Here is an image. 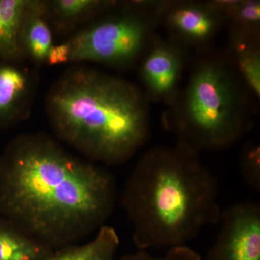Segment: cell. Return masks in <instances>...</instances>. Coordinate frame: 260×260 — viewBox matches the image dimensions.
<instances>
[{"label":"cell","mask_w":260,"mask_h":260,"mask_svg":"<svg viewBox=\"0 0 260 260\" xmlns=\"http://www.w3.org/2000/svg\"><path fill=\"white\" fill-rule=\"evenodd\" d=\"M71 53V46L68 40L61 44H53L48 52L46 64L49 66H54L70 62Z\"/></svg>","instance_id":"d6986e66"},{"label":"cell","mask_w":260,"mask_h":260,"mask_svg":"<svg viewBox=\"0 0 260 260\" xmlns=\"http://www.w3.org/2000/svg\"><path fill=\"white\" fill-rule=\"evenodd\" d=\"M116 199L110 172L46 133L16 135L0 155V215L54 250L95 235Z\"/></svg>","instance_id":"6da1fadb"},{"label":"cell","mask_w":260,"mask_h":260,"mask_svg":"<svg viewBox=\"0 0 260 260\" xmlns=\"http://www.w3.org/2000/svg\"><path fill=\"white\" fill-rule=\"evenodd\" d=\"M229 49L238 76L259 99L260 36L229 27Z\"/></svg>","instance_id":"7c38bea8"},{"label":"cell","mask_w":260,"mask_h":260,"mask_svg":"<svg viewBox=\"0 0 260 260\" xmlns=\"http://www.w3.org/2000/svg\"><path fill=\"white\" fill-rule=\"evenodd\" d=\"M28 0H0V60H25L20 32Z\"/></svg>","instance_id":"5bb4252c"},{"label":"cell","mask_w":260,"mask_h":260,"mask_svg":"<svg viewBox=\"0 0 260 260\" xmlns=\"http://www.w3.org/2000/svg\"><path fill=\"white\" fill-rule=\"evenodd\" d=\"M159 20L169 38L188 49L209 45L225 23L207 1H164Z\"/></svg>","instance_id":"ba28073f"},{"label":"cell","mask_w":260,"mask_h":260,"mask_svg":"<svg viewBox=\"0 0 260 260\" xmlns=\"http://www.w3.org/2000/svg\"><path fill=\"white\" fill-rule=\"evenodd\" d=\"M187 51V47L172 38L155 37L138 63L143 93L149 102L172 105L180 92Z\"/></svg>","instance_id":"8992f818"},{"label":"cell","mask_w":260,"mask_h":260,"mask_svg":"<svg viewBox=\"0 0 260 260\" xmlns=\"http://www.w3.org/2000/svg\"><path fill=\"white\" fill-rule=\"evenodd\" d=\"M229 27L260 36V2L258 0H210Z\"/></svg>","instance_id":"2e32d148"},{"label":"cell","mask_w":260,"mask_h":260,"mask_svg":"<svg viewBox=\"0 0 260 260\" xmlns=\"http://www.w3.org/2000/svg\"><path fill=\"white\" fill-rule=\"evenodd\" d=\"M240 169L243 177L252 189H260V147L249 143L243 148L240 156Z\"/></svg>","instance_id":"e0dca14e"},{"label":"cell","mask_w":260,"mask_h":260,"mask_svg":"<svg viewBox=\"0 0 260 260\" xmlns=\"http://www.w3.org/2000/svg\"><path fill=\"white\" fill-rule=\"evenodd\" d=\"M119 243L115 229L105 225L88 242L61 248L44 260H115Z\"/></svg>","instance_id":"9a60e30c"},{"label":"cell","mask_w":260,"mask_h":260,"mask_svg":"<svg viewBox=\"0 0 260 260\" xmlns=\"http://www.w3.org/2000/svg\"><path fill=\"white\" fill-rule=\"evenodd\" d=\"M220 230L202 260H260V206L235 203L222 212Z\"/></svg>","instance_id":"52a82bcc"},{"label":"cell","mask_w":260,"mask_h":260,"mask_svg":"<svg viewBox=\"0 0 260 260\" xmlns=\"http://www.w3.org/2000/svg\"><path fill=\"white\" fill-rule=\"evenodd\" d=\"M120 260H202V257L189 246H183L168 249L165 254L160 256L152 255L146 250L140 249L137 252L122 256Z\"/></svg>","instance_id":"ac0fdd59"},{"label":"cell","mask_w":260,"mask_h":260,"mask_svg":"<svg viewBox=\"0 0 260 260\" xmlns=\"http://www.w3.org/2000/svg\"><path fill=\"white\" fill-rule=\"evenodd\" d=\"M54 251L0 215V260H44Z\"/></svg>","instance_id":"4fadbf2b"},{"label":"cell","mask_w":260,"mask_h":260,"mask_svg":"<svg viewBox=\"0 0 260 260\" xmlns=\"http://www.w3.org/2000/svg\"><path fill=\"white\" fill-rule=\"evenodd\" d=\"M22 63L0 60V130L25 121L31 114L39 77Z\"/></svg>","instance_id":"9c48e42d"},{"label":"cell","mask_w":260,"mask_h":260,"mask_svg":"<svg viewBox=\"0 0 260 260\" xmlns=\"http://www.w3.org/2000/svg\"><path fill=\"white\" fill-rule=\"evenodd\" d=\"M234 68L218 56L198 61L189 81L166 116L178 143L198 153L218 151L239 141L251 129L245 90Z\"/></svg>","instance_id":"277c9868"},{"label":"cell","mask_w":260,"mask_h":260,"mask_svg":"<svg viewBox=\"0 0 260 260\" xmlns=\"http://www.w3.org/2000/svg\"><path fill=\"white\" fill-rule=\"evenodd\" d=\"M116 0H46L51 31L65 35L84 23H91L119 5Z\"/></svg>","instance_id":"30bf717a"},{"label":"cell","mask_w":260,"mask_h":260,"mask_svg":"<svg viewBox=\"0 0 260 260\" xmlns=\"http://www.w3.org/2000/svg\"><path fill=\"white\" fill-rule=\"evenodd\" d=\"M45 109L56 140L99 165L125 164L150 136L143 90L87 65L68 68L54 82Z\"/></svg>","instance_id":"3957f363"},{"label":"cell","mask_w":260,"mask_h":260,"mask_svg":"<svg viewBox=\"0 0 260 260\" xmlns=\"http://www.w3.org/2000/svg\"><path fill=\"white\" fill-rule=\"evenodd\" d=\"M216 177L184 145L158 146L142 156L126 181L121 205L140 249L186 246L222 211Z\"/></svg>","instance_id":"7a4b0ae2"},{"label":"cell","mask_w":260,"mask_h":260,"mask_svg":"<svg viewBox=\"0 0 260 260\" xmlns=\"http://www.w3.org/2000/svg\"><path fill=\"white\" fill-rule=\"evenodd\" d=\"M162 1L119 2L68 39L70 62H93L116 69L138 64L157 37Z\"/></svg>","instance_id":"5b68a950"},{"label":"cell","mask_w":260,"mask_h":260,"mask_svg":"<svg viewBox=\"0 0 260 260\" xmlns=\"http://www.w3.org/2000/svg\"><path fill=\"white\" fill-rule=\"evenodd\" d=\"M20 43L25 59L36 65L46 64L48 52L54 44L53 32L47 18L46 0H28Z\"/></svg>","instance_id":"8fae6325"}]
</instances>
